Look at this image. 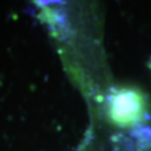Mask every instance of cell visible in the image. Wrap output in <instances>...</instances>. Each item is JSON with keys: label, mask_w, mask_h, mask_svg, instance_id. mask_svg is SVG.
I'll return each instance as SVG.
<instances>
[{"label": "cell", "mask_w": 151, "mask_h": 151, "mask_svg": "<svg viewBox=\"0 0 151 151\" xmlns=\"http://www.w3.org/2000/svg\"><path fill=\"white\" fill-rule=\"evenodd\" d=\"M106 113L118 127L131 128L148 118L147 97L138 88H113L108 97Z\"/></svg>", "instance_id": "1"}]
</instances>
